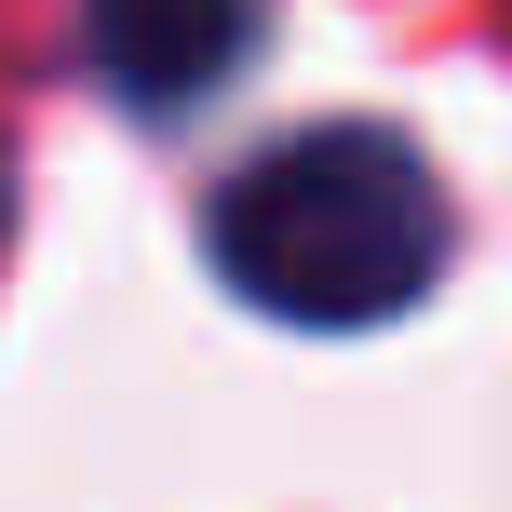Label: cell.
Segmentation results:
<instances>
[{
    "label": "cell",
    "instance_id": "6da1fadb",
    "mask_svg": "<svg viewBox=\"0 0 512 512\" xmlns=\"http://www.w3.org/2000/svg\"><path fill=\"white\" fill-rule=\"evenodd\" d=\"M459 256L445 176L391 122H310L216 189V283L297 337L405 324Z\"/></svg>",
    "mask_w": 512,
    "mask_h": 512
},
{
    "label": "cell",
    "instance_id": "7a4b0ae2",
    "mask_svg": "<svg viewBox=\"0 0 512 512\" xmlns=\"http://www.w3.org/2000/svg\"><path fill=\"white\" fill-rule=\"evenodd\" d=\"M95 81L135 108H203L216 81L243 68L256 41V0H95Z\"/></svg>",
    "mask_w": 512,
    "mask_h": 512
}]
</instances>
